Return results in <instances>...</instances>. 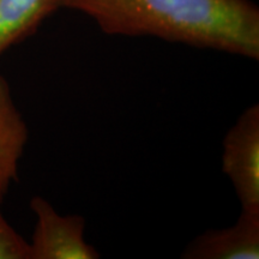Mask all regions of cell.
<instances>
[{"label": "cell", "mask_w": 259, "mask_h": 259, "mask_svg": "<svg viewBox=\"0 0 259 259\" xmlns=\"http://www.w3.org/2000/svg\"><path fill=\"white\" fill-rule=\"evenodd\" d=\"M103 32L153 36L259 59V9L250 0H60Z\"/></svg>", "instance_id": "6da1fadb"}, {"label": "cell", "mask_w": 259, "mask_h": 259, "mask_svg": "<svg viewBox=\"0 0 259 259\" xmlns=\"http://www.w3.org/2000/svg\"><path fill=\"white\" fill-rule=\"evenodd\" d=\"M222 170L241 209L259 211V105L246 108L223 139Z\"/></svg>", "instance_id": "7a4b0ae2"}, {"label": "cell", "mask_w": 259, "mask_h": 259, "mask_svg": "<svg viewBox=\"0 0 259 259\" xmlns=\"http://www.w3.org/2000/svg\"><path fill=\"white\" fill-rule=\"evenodd\" d=\"M30 208L36 226L30 245L31 259H97L100 253L84 239L85 220L61 215L42 197H34Z\"/></svg>", "instance_id": "3957f363"}, {"label": "cell", "mask_w": 259, "mask_h": 259, "mask_svg": "<svg viewBox=\"0 0 259 259\" xmlns=\"http://www.w3.org/2000/svg\"><path fill=\"white\" fill-rule=\"evenodd\" d=\"M184 259H258L259 211L241 210L233 226L209 229L193 239L180 255Z\"/></svg>", "instance_id": "277c9868"}, {"label": "cell", "mask_w": 259, "mask_h": 259, "mask_svg": "<svg viewBox=\"0 0 259 259\" xmlns=\"http://www.w3.org/2000/svg\"><path fill=\"white\" fill-rule=\"evenodd\" d=\"M28 142V127L12 99L11 89L0 74V190L8 192L17 180L18 162Z\"/></svg>", "instance_id": "5b68a950"}, {"label": "cell", "mask_w": 259, "mask_h": 259, "mask_svg": "<svg viewBox=\"0 0 259 259\" xmlns=\"http://www.w3.org/2000/svg\"><path fill=\"white\" fill-rule=\"evenodd\" d=\"M58 9L60 0H0V56L31 35Z\"/></svg>", "instance_id": "8992f818"}, {"label": "cell", "mask_w": 259, "mask_h": 259, "mask_svg": "<svg viewBox=\"0 0 259 259\" xmlns=\"http://www.w3.org/2000/svg\"><path fill=\"white\" fill-rule=\"evenodd\" d=\"M5 192L0 190V259H31L30 245L24 240L2 212Z\"/></svg>", "instance_id": "52a82bcc"}]
</instances>
